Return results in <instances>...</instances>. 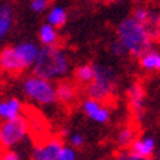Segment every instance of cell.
Segmentation results:
<instances>
[{"label":"cell","mask_w":160,"mask_h":160,"mask_svg":"<svg viewBox=\"0 0 160 160\" xmlns=\"http://www.w3.org/2000/svg\"><path fill=\"white\" fill-rule=\"evenodd\" d=\"M132 2H134V3H141L142 0H132Z\"/></svg>","instance_id":"28"},{"label":"cell","mask_w":160,"mask_h":160,"mask_svg":"<svg viewBox=\"0 0 160 160\" xmlns=\"http://www.w3.org/2000/svg\"><path fill=\"white\" fill-rule=\"evenodd\" d=\"M94 75H96L94 65H88V63L87 65H79V66L75 69V78H77V81L81 84H85V85L92 82Z\"/></svg>","instance_id":"20"},{"label":"cell","mask_w":160,"mask_h":160,"mask_svg":"<svg viewBox=\"0 0 160 160\" xmlns=\"http://www.w3.org/2000/svg\"><path fill=\"white\" fill-rule=\"evenodd\" d=\"M28 131L29 121L27 116L19 115L13 119H6L0 123V144L3 148H10L24 140Z\"/></svg>","instance_id":"5"},{"label":"cell","mask_w":160,"mask_h":160,"mask_svg":"<svg viewBox=\"0 0 160 160\" xmlns=\"http://www.w3.org/2000/svg\"><path fill=\"white\" fill-rule=\"evenodd\" d=\"M71 69L68 53L58 46H44L32 65V72L49 81L66 77Z\"/></svg>","instance_id":"1"},{"label":"cell","mask_w":160,"mask_h":160,"mask_svg":"<svg viewBox=\"0 0 160 160\" xmlns=\"http://www.w3.org/2000/svg\"><path fill=\"white\" fill-rule=\"evenodd\" d=\"M131 148L135 154L141 156V157H146V159H153L157 151V144H156V140L151 135H144V137H137L134 142L128 147Z\"/></svg>","instance_id":"11"},{"label":"cell","mask_w":160,"mask_h":160,"mask_svg":"<svg viewBox=\"0 0 160 160\" xmlns=\"http://www.w3.org/2000/svg\"><path fill=\"white\" fill-rule=\"evenodd\" d=\"M140 65L144 71L148 72H156L160 71V53L156 50H147L146 53H142L140 56Z\"/></svg>","instance_id":"17"},{"label":"cell","mask_w":160,"mask_h":160,"mask_svg":"<svg viewBox=\"0 0 160 160\" xmlns=\"http://www.w3.org/2000/svg\"><path fill=\"white\" fill-rule=\"evenodd\" d=\"M82 110L87 115V118H90L91 121L97 122V123H107L110 119V110L103 104V102L96 100V98L88 97L87 100H84Z\"/></svg>","instance_id":"10"},{"label":"cell","mask_w":160,"mask_h":160,"mask_svg":"<svg viewBox=\"0 0 160 160\" xmlns=\"http://www.w3.org/2000/svg\"><path fill=\"white\" fill-rule=\"evenodd\" d=\"M13 47H15L16 54H18V58L21 59V62L24 63L27 69L31 68L35 63L37 58H38V53H40L38 46L35 43L24 41V43H19V44H16V46H13Z\"/></svg>","instance_id":"12"},{"label":"cell","mask_w":160,"mask_h":160,"mask_svg":"<svg viewBox=\"0 0 160 160\" xmlns=\"http://www.w3.org/2000/svg\"><path fill=\"white\" fill-rule=\"evenodd\" d=\"M38 40L43 46H58L60 43V35L58 32V28L46 22L38 29Z\"/></svg>","instance_id":"15"},{"label":"cell","mask_w":160,"mask_h":160,"mask_svg":"<svg viewBox=\"0 0 160 160\" xmlns=\"http://www.w3.org/2000/svg\"><path fill=\"white\" fill-rule=\"evenodd\" d=\"M126 94H128V104H129L132 115L137 119H141L144 112H146V91H144V87L140 82H134L128 88Z\"/></svg>","instance_id":"9"},{"label":"cell","mask_w":160,"mask_h":160,"mask_svg":"<svg viewBox=\"0 0 160 160\" xmlns=\"http://www.w3.org/2000/svg\"><path fill=\"white\" fill-rule=\"evenodd\" d=\"M22 91L29 100L38 103V104L49 106V104H54L58 102L56 87L52 84V81L38 77L35 73L25 78L24 84H22Z\"/></svg>","instance_id":"4"},{"label":"cell","mask_w":160,"mask_h":160,"mask_svg":"<svg viewBox=\"0 0 160 160\" xmlns=\"http://www.w3.org/2000/svg\"><path fill=\"white\" fill-rule=\"evenodd\" d=\"M22 113V103L15 97L6 98L0 102V119H13Z\"/></svg>","instance_id":"14"},{"label":"cell","mask_w":160,"mask_h":160,"mask_svg":"<svg viewBox=\"0 0 160 160\" xmlns=\"http://www.w3.org/2000/svg\"><path fill=\"white\" fill-rule=\"evenodd\" d=\"M137 138V131L134 126H123L119 129L116 135V142L122 148H128Z\"/></svg>","instance_id":"19"},{"label":"cell","mask_w":160,"mask_h":160,"mask_svg":"<svg viewBox=\"0 0 160 160\" xmlns=\"http://www.w3.org/2000/svg\"><path fill=\"white\" fill-rule=\"evenodd\" d=\"M132 16L146 27L147 31L150 32L153 41H159L160 40V15H157L156 12H153L150 9H147V8H137L134 10Z\"/></svg>","instance_id":"7"},{"label":"cell","mask_w":160,"mask_h":160,"mask_svg":"<svg viewBox=\"0 0 160 160\" xmlns=\"http://www.w3.org/2000/svg\"><path fill=\"white\" fill-rule=\"evenodd\" d=\"M78 154H77V148L72 146H63L59 154V160H77Z\"/></svg>","instance_id":"22"},{"label":"cell","mask_w":160,"mask_h":160,"mask_svg":"<svg viewBox=\"0 0 160 160\" xmlns=\"http://www.w3.org/2000/svg\"><path fill=\"white\" fill-rule=\"evenodd\" d=\"M13 27V10L9 5L0 6V41L10 32Z\"/></svg>","instance_id":"16"},{"label":"cell","mask_w":160,"mask_h":160,"mask_svg":"<svg viewBox=\"0 0 160 160\" xmlns=\"http://www.w3.org/2000/svg\"><path fill=\"white\" fill-rule=\"evenodd\" d=\"M116 34L118 40L123 44L128 54L134 58H140L142 53L150 50L154 43L147 28L134 16H128L119 22Z\"/></svg>","instance_id":"2"},{"label":"cell","mask_w":160,"mask_h":160,"mask_svg":"<svg viewBox=\"0 0 160 160\" xmlns=\"http://www.w3.org/2000/svg\"><path fill=\"white\" fill-rule=\"evenodd\" d=\"M112 160H154V159H146V157H141V156L135 154L131 148H122L113 156Z\"/></svg>","instance_id":"21"},{"label":"cell","mask_w":160,"mask_h":160,"mask_svg":"<svg viewBox=\"0 0 160 160\" xmlns=\"http://www.w3.org/2000/svg\"><path fill=\"white\" fill-rule=\"evenodd\" d=\"M68 21V12L63 6H53L47 13V24L53 25L54 28H62Z\"/></svg>","instance_id":"18"},{"label":"cell","mask_w":160,"mask_h":160,"mask_svg":"<svg viewBox=\"0 0 160 160\" xmlns=\"http://www.w3.org/2000/svg\"><path fill=\"white\" fill-rule=\"evenodd\" d=\"M62 147L63 144L59 138H49L38 142L32 150V160H59Z\"/></svg>","instance_id":"8"},{"label":"cell","mask_w":160,"mask_h":160,"mask_svg":"<svg viewBox=\"0 0 160 160\" xmlns=\"http://www.w3.org/2000/svg\"><path fill=\"white\" fill-rule=\"evenodd\" d=\"M0 71L9 75H19L27 71L25 65L21 62L15 52V47L12 46H6L0 50Z\"/></svg>","instance_id":"6"},{"label":"cell","mask_w":160,"mask_h":160,"mask_svg":"<svg viewBox=\"0 0 160 160\" xmlns=\"http://www.w3.org/2000/svg\"><path fill=\"white\" fill-rule=\"evenodd\" d=\"M110 50H112V53L115 54L116 58H123V56H126V54H128L126 49L123 47V44H122L119 40H116V41H113V43H112Z\"/></svg>","instance_id":"24"},{"label":"cell","mask_w":160,"mask_h":160,"mask_svg":"<svg viewBox=\"0 0 160 160\" xmlns=\"http://www.w3.org/2000/svg\"><path fill=\"white\" fill-rule=\"evenodd\" d=\"M90 2H100V0H90Z\"/></svg>","instance_id":"29"},{"label":"cell","mask_w":160,"mask_h":160,"mask_svg":"<svg viewBox=\"0 0 160 160\" xmlns=\"http://www.w3.org/2000/svg\"><path fill=\"white\" fill-rule=\"evenodd\" d=\"M50 0H31L29 2V9L35 13H41L49 8Z\"/></svg>","instance_id":"23"},{"label":"cell","mask_w":160,"mask_h":160,"mask_svg":"<svg viewBox=\"0 0 160 160\" xmlns=\"http://www.w3.org/2000/svg\"><path fill=\"white\" fill-rule=\"evenodd\" d=\"M56 96H58V100L62 104H66V106H71L75 103L78 96L77 87L73 85L71 81H60L56 85Z\"/></svg>","instance_id":"13"},{"label":"cell","mask_w":160,"mask_h":160,"mask_svg":"<svg viewBox=\"0 0 160 160\" xmlns=\"http://www.w3.org/2000/svg\"><path fill=\"white\" fill-rule=\"evenodd\" d=\"M69 142H71V146L75 147V148H79V147L84 146V142H85V138H84L82 134H78V132H73L69 135Z\"/></svg>","instance_id":"25"},{"label":"cell","mask_w":160,"mask_h":160,"mask_svg":"<svg viewBox=\"0 0 160 160\" xmlns=\"http://www.w3.org/2000/svg\"><path fill=\"white\" fill-rule=\"evenodd\" d=\"M154 160H160V147H159V150L156 151V159Z\"/></svg>","instance_id":"27"},{"label":"cell","mask_w":160,"mask_h":160,"mask_svg":"<svg viewBox=\"0 0 160 160\" xmlns=\"http://www.w3.org/2000/svg\"><path fill=\"white\" fill-rule=\"evenodd\" d=\"M94 69H96L94 79L87 87L88 97L106 102L113 96L116 87V72L107 65H94Z\"/></svg>","instance_id":"3"},{"label":"cell","mask_w":160,"mask_h":160,"mask_svg":"<svg viewBox=\"0 0 160 160\" xmlns=\"http://www.w3.org/2000/svg\"><path fill=\"white\" fill-rule=\"evenodd\" d=\"M0 160H21L18 153L13 150H6L3 151V154L0 156Z\"/></svg>","instance_id":"26"}]
</instances>
